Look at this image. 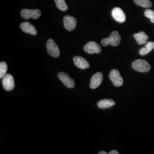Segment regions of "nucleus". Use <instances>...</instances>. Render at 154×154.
<instances>
[{
  "instance_id": "nucleus-19",
  "label": "nucleus",
  "mask_w": 154,
  "mask_h": 154,
  "mask_svg": "<svg viewBox=\"0 0 154 154\" xmlns=\"http://www.w3.org/2000/svg\"><path fill=\"white\" fill-rule=\"evenodd\" d=\"M8 65L5 62H1L0 63V78H2L7 73Z\"/></svg>"
},
{
  "instance_id": "nucleus-1",
  "label": "nucleus",
  "mask_w": 154,
  "mask_h": 154,
  "mask_svg": "<svg viewBox=\"0 0 154 154\" xmlns=\"http://www.w3.org/2000/svg\"><path fill=\"white\" fill-rule=\"evenodd\" d=\"M121 41V37L118 31L112 32L108 38L103 39L101 41V44L103 46H107L110 45L112 46H118Z\"/></svg>"
},
{
  "instance_id": "nucleus-12",
  "label": "nucleus",
  "mask_w": 154,
  "mask_h": 154,
  "mask_svg": "<svg viewBox=\"0 0 154 154\" xmlns=\"http://www.w3.org/2000/svg\"><path fill=\"white\" fill-rule=\"evenodd\" d=\"M20 28L25 33H28L33 35H35L37 34V30H36L34 26L31 24L30 22H22L20 25Z\"/></svg>"
},
{
  "instance_id": "nucleus-6",
  "label": "nucleus",
  "mask_w": 154,
  "mask_h": 154,
  "mask_svg": "<svg viewBox=\"0 0 154 154\" xmlns=\"http://www.w3.org/2000/svg\"><path fill=\"white\" fill-rule=\"evenodd\" d=\"M84 50L90 54H99L101 51V47L98 44L94 41H91L87 43L83 48Z\"/></svg>"
},
{
  "instance_id": "nucleus-22",
  "label": "nucleus",
  "mask_w": 154,
  "mask_h": 154,
  "mask_svg": "<svg viewBox=\"0 0 154 154\" xmlns=\"http://www.w3.org/2000/svg\"><path fill=\"white\" fill-rule=\"evenodd\" d=\"M99 154H107V152L105 151H100L99 152Z\"/></svg>"
},
{
  "instance_id": "nucleus-21",
  "label": "nucleus",
  "mask_w": 154,
  "mask_h": 154,
  "mask_svg": "<svg viewBox=\"0 0 154 154\" xmlns=\"http://www.w3.org/2000/svg\"><path fill=\"white\" fill-rule=\"evenodd\" d=\"M109 154H119V152L116 150H112L110 151Z\"/></svg>"
},
{
  "instance_id": "nucleus-9",
  "label": "nucleus",
  "mask_w": 154,
  "mask_h": 154,
  "mask_svg": "<svg viewBox=\"0 0 154 154\" xmlns=\"http://www.w3.org/2000/svg\"><path fill=\"white\" fill-rule=\"evenodd\" d=\"M63 25L67 30L72 31L76 28L77 20L74 17L66 16L63 18Z\"/></svg>"
},
{
  "instance_id": "nucleus-5",
  "label": "nucleus",
  "mask_w": 154,
  "mask_h": 154,
  "mask_svg": "<svg viewBox=\"0 0 154 154\" xmlns=\"http://www.w3.org/2000/svg\"><path fill=\"white\" fill-rule=\"evenodd\" d=\"M110 80L116 87H120L123 83V78L119 72L116 69H113L110 72L109 75Z\"/></svg>"
},
{
  "instance_id": "nucleus-18",
  "label": "nucleus",
  "mask_w": 154,
  "mask_h": 154,
  "mask_svg": "<svg viewBox=\"0 0 154 154\" xmlns=\"http://www.w3.org/2000/svg\"><path fill=\"white\" fill-rule=\"evenodd\" d=\"M57 7L62 11H66L68 6L65 2V0H54Z\"/></svg>"
},
{
  "instance_id": "nucleus-3",
  "label": "nucleus",
  "mask_w": 154,
  "mask_h": 154,
  "mask_svg": "<svg viewBox=\"0 0 154 154\" xmlns=\"http://www.w3.org/2000/svg\"><path fill=\"white\" fill-rule=\"evenodd\" d=\"M46 48L48 53L54 58H57L60 55V51L58 46L56 44L54 41L52 39H49L47 41Z\"/></svg>"
},
{
  "instance_id": "nucleus-4",
  "label": "nucleus",
  "mask_w": 154,
  "mask_h": 154,
  "mask_svg": "<svg viewBox=\"0 0 154 154\" xmlns=\"http://www.w3.org/2000/svg\"><path fill=\"white\" fill-rule=\"evenodd\" d=\"M21 16L23 19L29 20L30 18L37 20L41 16V12L39 9H22Z\"/></svg>"
},
{
  "instance_id": "nucleus-2",
  "label": "nucleus",
  "mask_w": 154,
  "mask_h": 154,
  "mask_svg": "<svg viewBox=\"0 0 154 154\" xmlns=\"http://www.w3.org/2000/svg\"><path fill=\"white\" fill-rule=\"evenodd\" d=\"M132 67L135 70L141 72H149L151 69L150 65L147 61L143 60H137L134 61Z\"/></svg>"
},
{
  "instance_id": "nucleus-13",
  "label": "nucleus",
  "mask_w": 154,
  "mask_h": 154,
  "mask_svg": "<svg viewBox=\"0 0 154 154\" xmlns=\"http://www.w3.org/2000/svg\"><path fill=\"white\" fill-rule=\"evenodd\" d=\"M73 62L77 67L81 69H86L90 67L88 62L80 56H75L73 58Z\"/></svg>"
},
{
  "instance_id": "nucleus-20",
  "label": "nucleus",
  "mask_w": 154,
  "mask_h": 154,
  "mask_svg": "<svg viewBox=\"0 0 154 154\" xmlns=\"http://www.w3.org/2000/svg\"><path fill=\"white\" fill-rule=\"evenodd\" d=\"M144 16L149 18L151 22L154 23V11L150 9H147L144 11Z\"/></svg>"
},
{
  "instance_id": "nucleus-8",
  "label": "nucleus",
  "mask_w": 154,
  "mask_h": 154,
  "mask_svg": "<svg viewBox=\"0 0 154 154\" xmlns=\"http://www.w3.org/2000/svg\"><path fill=\"white\" fill-rule=\"evenodd\" d=\"M58 77L67 88H73L75 86L74 81L70 78L69 75L66 72H61L58 73Z\"/></svg>"
},
{
  "instance_id": "nucleus-10",
  "label": "nucleus",
  "mask_w": 154,
  "mask_h": 154,
  "mask_svg": "<svg viewBox=\"0 0 154 154\" xmlns=\"http://www.w3.org/2000/svg\"><path fill=\"white\" fill-rule=\"evenodd\" d=\"M111 14L113 18L117 22L123 23L126 21V15L124 11L120 8L116 7L114 8L112 11Z\"/></svg>"
},
{
  "instance_id": "nucleus-14",
  "label": "nucleus",
  "mask_w": 154,
  "mask_h": 154,
  "mask_svg": "<svg viewBox=\"0 0 154 154\" xmlns=\"http://www.w3.org/2000/svg\"><path fill=\"white\" fill-rule=\"evenodd\" d=\"M134 37L136 39L138 44H146L147 39H149V36L144 33V32H140L138 33L134 34Z\"/></svg>"
},
{
  "instance_id": "nucleus-17",
  "label": "nucleus",
  "mask_w": 154,
  "mask_h": 154,
  "mask_svg": "<svg viewBox=\"0 0 154 154\" xmlns=\"http://www.w3.org/2000/svg\"><path fill=\"white\" fill-rule=\"evenodd\" d=\"M136 5L144 8H149L152 6V2L149 0H134Z\"/></svg>"
},
{
  "instance_id": "nucleus-16",
  "label": "nucleus",
  "mask_w": 154,
  "mask_h": 154,
  "mask_svg": "<svg viewBox=\"0 0 154 154\" xmlns=\"http://www.w3.org/2000/svg\"><path fill=\"white\" fill-rule=\"evenodd\" d=\"M154 49V42H147L144 48L139 50V54L141 55H147Z\"/></svg>"
},
{
  "instance_id": "nucleus-11",
  "label": "nucleus",
  "mask_w": 154,
  "mask_h": 154,
  "mask_svg": "<svg viewBox=\"0 0 154 154\" xmlns=\"http://www.w3.org/2000/svg\"><path fill=\"white\" fill-rule=\"evenodd\" d=\"M103 81V74L102 73L98 72L94 74L91 78L90 87L92 89L98 88Z\"/></svg>"
},
{
  "instance_id": "nucleus-15",
  "label": "nucleus",
  "mask_w": 154,
  "mask_h": 154,
  "mask_svg": "<svg viewBox=\"0 0 154 154\" xmlns=\"http://www.w3.org/2000/svg\"><path fill=\"white\" fill-rule=\"evenodd\" d=\"M116 103L112 99H105L101 100L98 102V106L100 109H105L110 108L111 107L115 105Z\"/></svg>"
},
{
  "instance_id": "nucleus-7",
  "label": "nucleus",
  "mask_w": 154,
  "mask_h": 154,
  "mask_svg": "<svg viewBox=\"0 0 154 154\" xmlns=\"http://www.w3.org/2000/svg\"><path fill=\"white\" fill-rule=\"evenodd\" d=\"M2 86L6 91H11L14 88V81L13 77L10 74H6L2 78Z\"/></svg>"
}]
</instances>
